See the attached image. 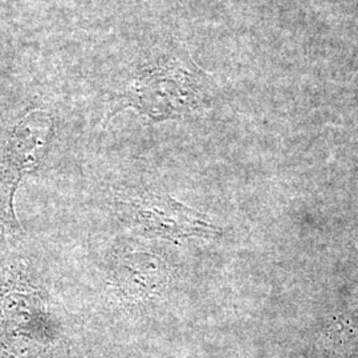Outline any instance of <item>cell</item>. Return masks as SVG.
Wrapping results in <instances>:
<instances>
[{
	"label": "cell",
	"instance_id": "obj_2",
	"mask_svg": "<svg viewBox=\"0 0 358 358\" xmlns=\"http://www.w3.org/2000/svg\"><path fill=\"white\" fill-rule=\"evenodd\" d=\"M115 215L146 238L178 242L190 236H215L222 230L206 215L158 190L125 192L113 201Z\"/></svg>",
	"mask_w": 358,
	"mask_h": 358
},
{
	"label": "cell",
	"instance_id": "obj_4",
	"mask_svg": "<svg viewBox=\"0 0 358 358\" xmlns=\"http://www.w3.org/2000/svg\"><path fill=\"white\" fill-rule=\"evenodd\" d=\"M115 282L129 297H152L166 285V266L153 255L128 254L117 263Z\"/></svg>",
	"mask_w": 358,
	"mask_h": 358
},
{
	"label": "cell",
	"instance_id": "obj_3",
	"mask_svg": "<svg viewBox=\"0 0 358 358\" xmlns=\"http://www.w3.org/2000/svg\"><path fill=\"white\" fill-rule=\"evenodd\" d=\"M52 130L51 115L43 110L29 112L13 128L0 162V231L20 229L13 208L15 192L27 174L35 171L43 161Z\"/></svg>",
	"mask_w": 358,
	"mask_h": 358
},
{
	"label": "cell",
	"instance_id": "obj_1",
	"mask_svg": "<svg viewBox=\"0 0 358 358\" xmlns=\"http://www.w3.org/2000/svg\"><path fill=\"white\" fill-rule=\"evenodd\" d=\"M203 81L187 53L170 50L142 64L125 93L128 105L154 121L189 115L202 101Z\"/></svg>",
	"mask_w": 358,
	"mask_h": 358
}]
</instances>
